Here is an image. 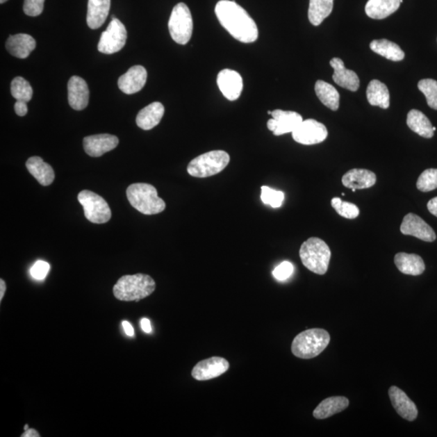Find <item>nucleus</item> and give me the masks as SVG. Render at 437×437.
I'll list each match as a JSON object with an SVG mask.
<instances>
[{
  "label": "nucleus",
  "mask_w": 437,
  "mask_h": 437,
  "mask_svg": "<svg viewBox=\"0 0 437 437\" xmlns=\"http://www.w3.org/2000/svg\"><path fill=\"white\" fill-rule=\"evenodd\" d=\"M331 206L336 213L346 219H356L359 217L360 210L352 203L345 202L340 198H333Z\"/></svg>",
  "instance_id": "f704fd0d"
},
{
  "label": "nucleus",
  "mask_w": 437,
  "mask_h": 437,
  "mask_svg": "<svg viewBox=\"0 0 437 437\" xmlns=\"http://www.w3.org/2000/svg\"><path fill=\"white\" fill-rule=\"evenodd\" d=\"M315 92L318 99L324 106L333 111H336L340 107V93L336 88L323 81H318L315 85Z\"/></svg>",
  "instance_id": "7c9ffc66"
},
{
  "label": "nucleus",
  "mask_w": 437,
  "mask_h": 437,
  "mask_svg": "<svg viewBox=\"0 0 437 437\" xmlns=\"http://www.w3.org/2000/svg\"><path fill=\"white\" fill-rule=\"evenodd\" d=\"M156 289L154 279L145 274L124 276L117 282L113 292L115 297L124 302H140L149 297Z\"/></svg>",
  "instance_id": "f03ea898"
},
{
  "label": "nucleus",
  "mask_w": 437,
  "mask_h": 437,
  "mask_svg": "<svg viewBox=\"0 0 437 437\" xmlns=\"http://www.w3.org/2000/svg\"><path fill=\"white\" fill-rule=\"evenodd\" d=\"M141 327L142 329H143V331L146 333H151V322L149 320V319L147 318H143L141 320Z\"/></svg>",
  "instance_id": "c03bdc74"
},
{
  "label": "nucleus",
  "mask_w": 437,
  "mask_h": 437,
  "mask_svg": "<svg viewBox=\"0 0 437 437\" xmlns=\"http://www.w3.org/2000/svg\"><path fill=\"white\" fill-rule=\"evenodd\" d=\"M127 39L126 27L119 19L112 17L106 31L103 32L98 43V51L106 55L119 52L124 47Z\"/></svg>",
  "instance_id": "1a4fd4ad"
},
{
  "label": "nucleus",
  "mask_w": 437,
  "mask_h": 437,
  "mask_svg": "<svg viewBox=\"0 0 437 437\" xmlns=\"http://www.w3.org/2000/svg\"><path fill=\"white\" fill-rule=\"evenodd\" d=\"M215 12L221 26L235 39L244 43L257 40L258 29L256 23L237 3L220 0L215 6Z\"/></svg>",
  "instance_id": "f257e3e1"
},
{
  "label": "nucleus",
  "mask_w": 437,
  "mask_h": 437,
  "mask_svg": "<svg viewBox=\"0 0 437 437\" xmlns=\"http://www.w3.org/2000/svg\"><path fill=\"white\" fill-rule=\"evenodd\" d=\"M272 111H270V110H269V111L267 112V114H268L269 115H272Z\"/></svg>",
  "instance_id": "8fccbe9b"
},
{
  "label": "nucleus",
  "mask_w": 437,
  "mask_h": 437,
  "mask_svg": "<svg viewBox=\"0 0 437 437\" xmlns=\"http://www.w3.org/2000/svg\"><path fill=\"white\" fill-rule=\"evenodd\" d=\"M292 138L298 144L313 145L325 141L328 131L325 125L314 119L303 120L292 132Z\"/></svg>",
  "instance_id": "9d476101"
},
{
  "label": "nucleus",
  "mask_w": 437,
  "mask_h": 437,
  "mask_svg": "<svg viewBox=\"0 0 437 437\" xmlns=\"http://www.w3.org/2000/svg\"><path fill=\"white\" fill-rule=\"evenodd\" d=\"M24 431L28 430V424H26V426H24Z\"/></svg>",
  "instance_id": "de8ad7c7"
},
{
  "label": "nucleus",
  "mask_w": 437,
  "mask_h": 437,
  "mask_svg": "<svg viewBox=\"0 0 437 437\" xmlns=\"http://www.w3.org/2000/svg\"><path fill=\"white\" fill-rule=\"evenodd\" d=\"M85 217L94 224H105L111 218V210L106 201L90 190H83L78 195Z\"/></svg>",
  "instance_id": "6e6552de"
},
{
  "label": "nucleus",
  "mask_w": 437,
  "mask_h": 437,
  "mask_svg": "<svg viewBox=\"0 0 437 437\" xmlns=\"http://www.w3.org/2000/svg\"><path fill=\"white\" fill-rule=\"evenodd\" d=\"M395 263L400 272L409 274V276H420L425 271L423 258L415 254H397L395 257Z\"/></svg>",
  "instance_id": "b1692460"
},
{
  "label": "nucleus",
  "mask_w": 437,
  "mask_h": 437,
  "mask_svg": "<svg viewBox=\"0 0 437 437\" xmlns=\"http://www.w3.org/2000/svg\"><path fill=\"white\" fill-rule=\"evenodd\" d=\"M50 268V264L47 262L38 261L31 269V276L38 281H42L47 277Z\"/></svg>",
  "instance_id": "ea45409f"
},
{
  "label": "nucleus",
  "mask_w": 437,
  "mask_h": 437,
  "mask_svg": "<svg viewBox=\"0 0 437 437\" xmlns=\"http://www.w3.org/2000/svg\"><path fill=\"white\" fill-rule=\"evenodd\" d=\"M5 292H6V284H5V282L1 279V281H0V301H2Z\"/></svg>",
  "instance_id": "49530a36"
},
{
  "label": "nucleus",
  "mask_w": 437,
  "mask_h": 437,
  "mask_svg": "<svg viewBox=\"0 0 437 437\" xmlns=\"http://www.w3.org/2000/svg\"><path fill=\"white\" fill-rule=\"evenodd\" d=\"M26 167L38 183L44 186L51 185L55 180V171L39 156H32L26 162Z\"/></svg>",
  "instance_id": "a878e982"
},
{
  "label": "nucleus",
  "mask_w": 437,
  "mask_h": 437,
  "mask_svg": "<svg viewBox=\"0 0 437 437\" xmlns=\"http://www.w3.org/2000/svg\"><path fill=\"white\" fill-rule=\"evenodd\" d=\"M8 0H0V3H4L5 2H7Z\"/></svg>",
  "instance_id": "09e8293b"
},
{
  "label": "nucleus",
  "mask_w": 437,
  "mask_h": 437,
  "mask_svg": "<svg viewBox=\"0 0 437 437\" xmlns=\"http://www.w3.org/2000/svg\"><path fill=\"white\" fill-rule=\"evenodd\" d=\"M293 270L294 268L291 263L283 262L274 270L273 276L279 281H286L287 279L292 276Z\"/></svg>",
  "instance_id": "58836bf2"
},
{
  "label": "nucleus",
  "mask_w": 437,
  "mask_h": 437,
  "mask_svg": "<svg viewBox=\"0 0 437 437\" xmlns=\"http://www.w3.org/2000/svg\"><path fill=\"white\" fill-rule=\"evenodd\" d=\"M367 99L372 106L386 110L390 107V92L384 83L373 80L367 88Z\"/></svg>",
  "instance_id": "c85d7f7f"
},
{
  "label": "nucleus",
  "mask_w": 437,
  "mask_h": 437,
  "mask_svg": "<svg viewBox=\"0 0 437 437\" xmlns=\"http://www.w3.org/2000/svg\"><path fill=\"white\" fill-rule=\"evenodd\" d=\"M272 119L267 122V129L279 136L292 132L303 122V117L298 113L276 110L272 113Z\"/></svg>",
  "instance_id": "9b49d317"
},
{
  "label": "nucleus",
  "mask_w": 437,
  "mask_h": 437,
  "mask_svg": "<svg viewBox=\"0 0 437 437\" xmlns=\"http://www.w3.org/2000/svg\"><path fill=\"white\" fill-rule=\"evenodd\" d=\"M15 112L17 115L21 117L26 116L28 113L27 102L24 101H17L15 103Z\"/></svg>",
  "instance_id": "a19ab883"
},
{
  "label": "nucleus",
  "mask_w": 437,
  "mask_h": 437,
  "mask_svg": "<svg viewBox=\"0 0 437 437\" xmlns=\"http://www.w3.org/2000/svg\"><path fill=\"white\" fill-rule=\"evenodd\" d=\"M45 0H24V12L29 17H38L42 14Z\"/></svg>",
  "instance_id": "4c0bfd02"
},
{
  "label": "nucleus",
  "mask_w": 437,
  "mask_h": 437,
  "mask_svg": "<svg viewBox=\"0 0 437 437\" xmlns=\"http://www.w3.org/2000/svg\"><path fill=\"white\" fill-rule=\"evenodd\" d=\"M333 0H311L308 8V19L314 26H320L324 19L330 16Z\"/></svg>",
  "instance_id": "2f4dec72"
},
{
  "label": "nucleus",
  "mask_w": 437,
  "mask_h": 437,
  "mask_svg": "<svg viewBox=\"0 0 437 437\" xmlns=\"http://www.w3.org/2000/svg\"><path fill=\"white\" fill-rule=\"evenodd\" d=\"M400 4L401 0H368L365 13L368 17L382 19L395 13Z\"/></svg>",
  "instance_id": "bb28decb"
},
{
  "label": "nucleus",
  "mask_w": 437,
  "mask_h": 437,
  "mask_svg": "<svg viewBox=\"0 0 437 437\" xmlns=\"http://www.w3.org/2000/svg\"><path fill=\"white\" fill-rule=\"evenodd\" d=\"M352 192H356V189H352Z\"/></svg>",
  "instance_id": "3c124183"
},
{
  "label": "nucleus",
  "mask_w": 437,
  "mask_h": 437,
  "mask_svg": "<svg viewBox=\"0 0 437 437\" xmlns=\"http://www.w3.org/2000/svg\"><path fill=\"white\" fill-rule=\"evenodd\" d=\"M349 406V400L345 397H331L320 402L313 411V417L317 420H325L333 415L340 413Z\"/></svg>",
  "instance_id": "393cba45"
},
{
  "label": "nucleus",
  "mask_w": 437,
  "mask_h": 437,
  "mask_svg": "<svg viewBox=\"0 0 437 437\" xmlns=\"http://www.w3.org/2000/svg\"><path fill=\"white\" fill-rule=\"evenodd\" d=\"M418 88L426 97L429 106L437 110V81L433 79H424L419 82Z\"/></svg>",
  "instance_id": "72a5a7b5"
},
{
  "label": "nucleus",
  "mask_w": 437,
  "mask_h": 437,
  "mask_svg": "<svg viewBox=\"0 0 437 437\" xmlns=\"http://www.w3.org/2000/svg\"><path fill=\"white\" fill-rule=\"evenodd\" d=\"M230 156L227 152L221 150L211 151L191 160L188 166V172L195 178H208L222 172L228 166Z\"/></svg>",
  "instance_id": "423d86ee"
},
{
  "label": "nucleus",
  "mask_w": 437,
  "mask_h": 437,
  "mask_svg": "<svg viewBox=\"0 0 437 437\" xmlns=\"http://www.w3.org/2000/svg\"><path fill=\"white\" fill-rule=\"evenodd\" d=\"M122 327H124L125 333L127 336L132 337L135 335V331L133 327L131 325L129 322H122Z\"/></svg>",
  "instance_id": "37998d69"
},
{
  "label": "nucleus",
  "mask_w": 437,
  "mask_h": 437,
  "mask_svg": "<svg viewBox=\"0 0 437 437\" xmlns=\"http://www.w3.org/2000/svg\"><path fill=\"white\" fill-rule=\"evenodd\" d=\"M417 188L422 192H429L437 188V169H429L419 176Z\"/></svg>",
  "instance_id": "c9c22d12"
},
{
  "label": "nucleus",
  "mask_w": 437,
  "mask_h": 437,
  "mask_svg": "<svg viewBox=\"0 0 437 437\" xmlns=\"http://www.w3.org/2000/svg\"><path fill=\"white\" fill-rule=\"evenodd\" d=\"M22 437H39L38 431L35 429H28L22 435Z\"/></svg>",
  "instance_id": "a18cd8bd"
},
{
  "label": "nucleus",
  "mask_w": 437,
  "mask_h": 437,
  "mask_svg": "<svg viewBox=\"0 0 437 437\" xmlns=\"http://www.w3.org/2000/svg\"><path fill=\"white\" fill-rule=\"evenodd\" d=\"M165 114V107L160 102H154L144 108L136 117L140 129L149 131L158 125Z\"/></svg>",
  "instance_id": "4be33fe9"
},
{
  "label": "nucleus",
  "mask_w": 437,
  "mask_h": 437,
  "mask_svg": "<svg viewBox=\"0 0 437 437\" xmlns=\"http://www.w3.org/2000/svg\"><path fill=\"white\" fill-rule=\"evenodd\" d=\"M261 190V199L264 204L270 205L274 208L281 207L284 200V194L282 191L270 188L266 185H263Z\"/></svg>",
  "instance_id": "e433bc0d"
},
{
  "label": "nucleus",
  "mask_w": 437,
  "mask_h": 437,
  "mask_svg": "<svg viewBox=\"0 0 437 437\" xmlns=\"http://www.w3.org/2000/svg\"><path fill=\"white\" fill-rule=\"evenodd\" d=\"M36 41L28 34L19 33L11 35L6 42L7 51L14 57L26 58L36 48Z\"/></svg>",
  "instance_id": "412c9836"
},
{
  "label": "nucleus",
  "mask_w": 437,
  "mask_h": 437,
  "mask_svg": "<svg viewBox=\"0 0 437 437\" xmlns=\"http://www.w3.org/2000/svg\"><path fill=\"white\" fill-rule=\"evenodd\" d=\"M169 31L173 40L185 45L193 33V19L188 5L179 3L172 11L169 21Z\"/></svg>",
  "instance_id": "0eeeda50"
},
{
  "label": "nucleus",
  "mask_w": 437,
  "mask_h": 437,
  "mask_svg": "<svg viewBox=\"0 0 437 437\" xmlns=\"http://www.w3.org/2000/svg\"><path fill=\"white\" fill-rule=\"evenodd\" d=\"M391 404L402 418L409 421H414L418 416V409L413 401L397 386H391L389 390Z\"/></svg>",
  "instance_id": "f3484780"
},
{
  "label": "nucleus",
  "mask_w": 437,
  "mask_h": 437,
  "mask_svg": "<svg viewBox=\"0 0 437 437\" xmlns=\"http://www.w3.org/2000/svg\"><path fill=\"white\" fill-rule=\"evenodd\" d=\"M67 91L68 102L72 109L85 110L90 101V90L86 81L80 76H72L68 81Z\"/></svg>",
  "instance_id": "dca6fc26"
},
{
  "label": "nucleus",
  "mask_w": 437,
  "mask_h": 437,
  "mask_svg": "<svg viewBox=\"0 0 437 437\" xmlns=\"http://www.w3.org/2000/svg\"><path fill=\"white\" fill-rule=\"evenodd\" d=\"M217 85L223 95L229 101L238 99L243 90V80L236 71L224 69L218 74Z\"/></svg>",
  "instance_id": "2eb2a0df"
},
{
  "label": "nucleus",
  "mask_w": 437,
  "mask_h": 437,
  "mask_svg": "<svg viewBox=\"0 0 437 437\" xmlns=\"http://www.w3.org/2000/svg\"><path fill=\"white\" fill-rule=\"evenodd\" d=\"M377 183V176L373 172L364 169H353L342 178V183L349 189H368Z\"/></svg>",
  "instance_id": "aec40b11"
},
{
  "label": "nucleus",
  "mask_w": 437,
  "mask_h": 437,
  "mask_svg": "<svg viewBox=\"0 0 437 437\" xmlns=\"http://www.w3.org/2000/svg\"><path fill=\"white\" fill-rule=\"evenodd\" d=\"M331 341L330 333L323 329H311L299 333L292 343L295 356L308 360L316 357L326 349Z\"/></svg>",
  "instance_id": "7ed1b4c3"
},
{
  "label": "nucleus",
  "mask_w": 437,
  "mask_h": 437,
  "mask_svg": "<svg viewBox=\"0 0 437 437\" xmlns=\"http://www.w3.org/2000/svg\"><path fill=\"white\" fill-rule=\"evenodd\" d=\"M370 49L377 55L394 62L402 61L405 57V53L400 47L395 42L387 40V39L372 41L370 43Z\"/></svg>",
  "instance_id": "c756f323"
},
{
  "label": "nucleus",
  "mask_w": 437,
  "mask_h": 437,
  "mask_svg": "<svg viewBox=\"0 0 437 437\" xmlns=\"http://www.w3.org/2000/svg\"><path fill=\"white\" fill-rule=\"evenodd\" d=\"M400 231L402 234L413 236L427 242H434L436 238L434 230L431 226L414 213L405 215L400 226Z\"/></svg>",
  "instance_id": "ddd939ff"
},
{
  "label": "nucleus",
  "mask_w": 437,
  "mask_h": 437,
  "mask_svg": "<svg viewBox=\"0 0 437 437\" xmlns=\"http://www.w3.org/2000/svg\"><path fill=\"white\" fill-rule=\"evenodd\" d=\"M229 368V363L227 360L222 357L214 356L199 361L193 368L191 375L197 381H208L223 375Z\"/></svg>",
  "instance_id": "f8f14e48"
},
{
  "label": "nucleus",
  "mask_w": 437,
  "mask_h": 437,
  "mask_svg": "<svg viewBox=\"0 0 437 437\" xmlns=\"http://www.w3.org/2000/svg\"><path fill=\"white\" fill-rule=\"evenodd\" d=\"M330 65L333 69V80L346 90L356 92L360 88V79L354 71L348 70L340 58H333Z\"/></svg>",
  "instance_id": "a211bd4d"
},
{
  "label": "nucleus",
  "mask_w": 437,
  "mask_h": 437,
  "mask_svg": "<svg viewBox=\"0 0 437 437\" xmlns=\"http://www.w3.org/2000/svg\"><path fill=\"white\" fill-rule=\"evenodd\" d=\"M119 143V138L110 134L87 136L83 141L86 154L92 157H99L114 150Z\"/></svg>",
  "instance_id": "4468645a"
},
{
  "label": "nucleus",
  "mask_w": 437,
  "mask_h": 437,
  "mask_svg": "<svg viewBox=\"0 0 437 437\" xmlns=\"http://www.w3.org/2000/svg\"><path fill=\"white\" fill-rule=\"evenodd\" d=\"M436 130V127L434 126V131H435Z\"/></svg>",
  "instance_id": "603ef678"
},
{
  "label": "nucleus",
  "mask_w": 437,
  "mask_h": 437,
  "mask_svg": "<svg viewBox=\"0 0 437 437\" xmlns=\"http://www.w3.org/2000/svg\"><path fill=\"white\" fill-rule=\"evenodd\" d=\"M406 124L415 133L426 139L433 138L434 126L427 116L420 110H411L407 115Z\"/></svg>",
  "instance_id": "cd10ccee"
},
{
  "label": "nucleus",
  "mask_w": 437,
  "mask_h": 437,
  "mask_svg": "<svg viewBox=\"0 0 437 437\" xmlns=\"http://www.w3.org/2000/svg\"><path fill=\"white\" fill-rule=\"evenodd\" d=\"M428 209L431 214L437 217V197L431 199L428 203Z\"/></svg>",
  "instance_id": "79ce46f5"
},
{
  "label": "nucleus",
  "mask_w": 437,
  "mask_h": 437,
  "mask_svg": "<svg viewBox=\"0 0 437 437\" xmlns=\"http://www.w3.org/2000/svg\"><path fill=\"white\" fill-rule=\"evenodd\" d=\"M147 73L144 67L134 66L119 79V90L126 94H134L143 90Z\"/></svg>",
  "instance_id": "6ab92c4d"
},
{
  "label": "nucleus",
  "mask_w": 437,
  "mask_h": 437,
  "mask_svg": "<svg viewBox=\"0 0 437 437\" xmlns=\"http://www.w3.org/2000/svg\"><path fill=\"white\" fill-rule=\"evenodd\" d=\"M11 92L17 101L28 102L33 97V88L26 79L18 76L11 83Z\"/></svg>",
  "instance_id": "473e14b6"
},
{
  "label": "nucleus",
  "mask_w": 437,
  "mask_h": 437,
  "mask_svg": "<svg viewBox=\"0 0 437 437\" xmlns=\"http://www.w3.org/2000/svg\"><path fill=\"white\" fill-rule=\"evenodd\" d=\"M331 257L330 248L320 238H308L299 249V258L304 266L309 271L321 276L327 272Z\"/></svg>",
  "instance_id": "39448f33"
},
{
  "label": "nucleus",
  "mask_w": 437,
  "mask_h": 437,
  "mask_svg": "<svg viewBox=\"0 0 437 437\" xmlns=\"http://www.w3.org/2000/svg\"><path fill=\"white\" fill-rule=\"evenodd\" d=\"M110 0H88L87 24L92 29H97L106 21L110 9Z\"/></svg>",
  "instance_id": "5701e85b"
},
{
  "label": "nucleus",
  "mask_w": 437,
  "mask_h": 437,
  "mask_svg": "<svg viewBox=\"0 0 437 437\" xmlns=\"http://www.w3.org/2000/svg\"><path fill=\"white\" fill-rule=\"evenodd\" d=\"M126 196L132 207L142 214H159L166 208L164 200L159 197L156 189L150 184H132L126 190Z\"/></svg>",
  "instance_id": "20e7f679"
}]
</instances>
